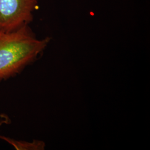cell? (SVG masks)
<instances>
[{
	"label": "cell",
	"instance_id": "cell-1",
	"mask_svg": "<svg viewBox=\"0 0 150 150\" xmlns=\"http://www.w3.org/2000/svg\"><path fill=\"white\" fill-rule=\"evenodd\" d=\"M50 41L48 38L38 39L28 25L10 32L0 31V82L35 62Z\"/></svg>",
	"mask_w": 150,
	"mask_h": 150
},
{
	"label": "cell",
	"instance_id": "cell-2",
	"mask_svg": "<svg viewBox=\"0 0 150 150\" xmlns=\"http://www.w3.org/2000/svg\"><path fill=\"white\" fill-rule=\"evenodd\" d=\"M38 0H0V31L10 32L28 25Z\"/></svg>",
	"mask_w": 150,
	"mask_h": 150
},
{
	"label": "cell",
	"instance_id": "cell-3",
	"mask_svg": "<svg viewBox=\"0 0 150 150\" xmlns=\"http://www.w3.org/2000/svg\"><path fill=\"white\" fill-rule=\"evenodd\" d=\"M0 138L5 139L17 150H44L45 147V144L41 141L34 140L32 142H28L25 141H18L4 136H0Z\"/></svg>",
	"mask_w": 150,
	"mask_h": 150
}]
</instances>
